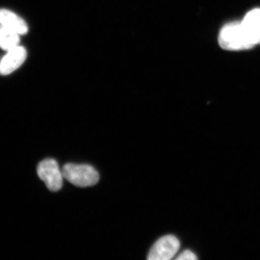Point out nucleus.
Instances as JSON below:
<instances>
[{
	"label": "nucleus",
	"mask_w": 260,
	"mask_h": 260,
	"mask_svg": "<svg viewBox=\"0 0 260 260\" xmlns=\"http://www.w3.org/2000/svg\"><path fill=\"white\" fill-rule=\"evenodd\" d=\"M218 42L221 49L228 51H246L255 47L241 21L225 24L219 32Z\"/></svg>",
	"instance_id": "1"
},
{
	"label": "nucleus",
	"mask_w": 260,
	"mask_h": 260,
	"mask_svg": "<svg viewBox=\"0 0 260 260\" xmlns=\"http://www.w3.org/2000/svg\"><path fill=\"white\" fill-rule=\"evenodd\" d=\"M61 172L65 179L80 187L95 185L99 181V173L88 164H67Z\"/></svg>",
	"instance_id": "2"
},
{
	"label": "nucleus",
	"mask_w": 260,
	"mask_h": 260,
	"mask_svg": "<svg viewBox=\"0 0 260 260\" xmlns=\"http://www.w3.org/2000/svg\"><path fill=\"white\" fill-rule=\"evenodd\" d=\"M37 173L39 178L45 182L49 190L56 191L61 189L64 177L57 162L54 159L47 158L39 162Z\"/></svg>",
	"instance_id": "3"
},
{
	"label": "nucleus",
	"mask_w": 260,
	"mask_h": 260,
	"mask_svg": "<svg viewBox=\"0 0 260 260\" xmlns=\"http://www.w3.org/2000/svg\"><path fill=\"white\" fill-rule=\"evenodd\" d=\"M177 260H196L198 256L195 255L194 253L190 250H185L181 253L180 255L177 258Z\"/></svg>",
	"instance_id": "9"
},
{
	"label": "nucleus",
	"mask_w": 260,
	"mask_h": 260,
	"mask_svg": "<svg viewBox=\"0 0 260 260\" xmlns=\"http://www.w3.org/2000/svg\"><path fill=\"white\" fill-rule=\"evenodd\" d=\"M248 37L254 45H260V8L248 11L241 20Z\"/></svg>",
	"instance_id": "6"
},
{
	"label": "nucleus",
	"mask_w": 260,
	"mask_h": 260,
	"mask_svg": "<svg viewBox=\"0 0 260 260\" xmlns=\"http://www.w3.org/2000/svg\"><path fill=\"white\" fill-rule=\"evenodd\" d=\"M0 24L20 36L25 35L28 31V25L25 20L8 10L0 9Z\"/></svg>",
	"instance_id": "7"
},
{
	"label": "nucleus",
	"mask_w": 260,
	"mask_h": 260,
	"mask_svg": "<svg viewBox=\"0 0 260 260\" xmlns=\"http://www.w3.org/2000/svg\"><path fill=\"white\" fill-rule=\"evenodd\" d=\"M20 44V35L0 24V48L10 51Z\"/></svg>",
	"instance_id": "8"
},
{
	"label": "nucleus",
	"mask_w": 260,
	"mask_h": 260,
	"mask_svg": "<svg viewBox=\"0 0 260 260\" xmlns=\"http://www.w3.org/2000/svg\"><path fill=\"white\" fill-rule=\"evenodd\" d=\"M27 57L26 49L21 46L8 51L0 61V75H8L18 69Z\"/></svg>",
	"instance_id": "5"
},
{
	"label": "nucleus",
	"mask_w": 260,
	"mask_h": 260,
	"mask_svg": "<svg viewBox=\"0 0 260 260\" xmlns=\"http://www.w3.org/2000/svg\"><path fill=\"white\" fill-rule=\"evenodd\" d=\"M180 247L177 237L167 235L159 239L148 253L149 260H170L174 258Z\"/></svg>",
	"instance_id": "4"
}]
</instances>
